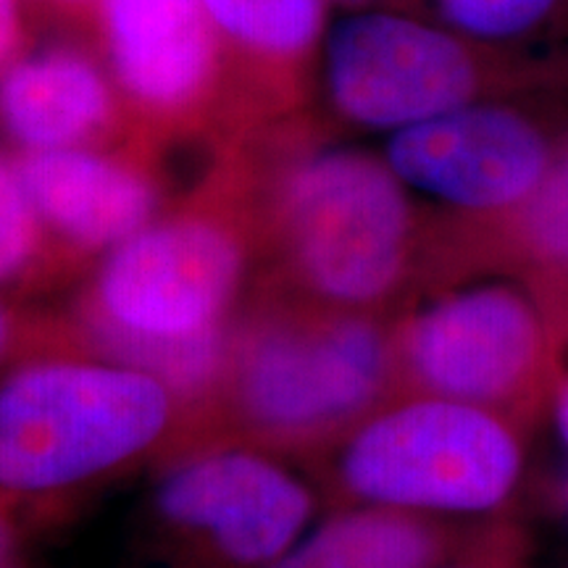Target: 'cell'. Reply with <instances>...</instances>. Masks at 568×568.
I'll return each mask as SVG.
<instances>
[{
  "instance_id": "obj_18",
  "label": "cell",
  "mask_w": 568,
  "mask_h": 568,
  "mask_svg": "<svg viewBox=\"0 0 568 568\" xmlns=\"http://www.w3.org/2000/svg\"><path fill=\"white\" fill-rule=\"evenodd\" d=\"M27 51L24 0H0V71Z\"/></svg>"
},
{
  "instance_id": "obj_4",
  "label": "cell",
  "mask_w": 568,
  "mask_h": 568,
  "mask_svg": "<svg viewBox=\"0 0 568 568\" xmlns=\"http://www.w3.org/2000/svg\"><path fill=\"white\" fill-rule=\"evenodd\" d=\"M155 376L124 364L38 361L0 382V489L51 493L124 464L166 429Z\"/></svg>"
},
{
  "instance_id": "obj_16",
  "label": "cell",
  "mask_w": 568,
  "mask_h": 568,
  "mask_svg": "<svg viewBox=\"0 0 568 568\" xmlns=\"http://www.w3.org/2000/svg\"><path fill=\"white\" fill-rule=\"evenodd\" d=\"M437 21L487 45L510 48L542 32L566 0H418Z\"/></svg>"
},
{
  "instance_id": "obj_3",
  "label": "cell",
  "mask_w": 568,
  "mask_h": 568,
  "mask_svg": "<svg viewBox=\"0 0 568 568\" xmlns=\"http://www.w3.org/2000/svg\"><path fill=\"white\" fill-rule=\"evenodd\" d=\"M247 203L245 184L216 155L193 205L153 219L103 261L88 314L95 339L169 343L222 332L245 276L237 211Z\"/></svg>"
},
{
  "instance_id": "obj_13",
  "label": "cell",
  "mask_w": 568,
  "mask_h": 568,
  "mask_svg": "<svg viewBox=\"0 0 568 568\" xmlns=\"http://www.w3.org/2000/svg\"><path fill=\"white\" fill-rule=\"evenodd\" d=\"M17 155L45 230L82 251H113L161 205L159 153L142 145Z\"/></svg>"
},
{
  "instance_id": "obj_17",
  "label": "cell",
  "mask_w": 568,
  "mask_h": 568,
  "mask_svg": "<svg viewBox=\"0 0 568 568\" xmlns=\"http://www.w3.org/2000/svg\"><path fill=\"white\" fill-rule=\"evenodd\" d=\"M45 232L21 176L19 155L0 151V284L13 282L34 264Z\"/></svg>"
},
{
  "instance_id": "obj_24",
  "label": "cell",
  "mask_w": 568,
  "mask_h": 568,
  "mask_svg": "<svg viewBox=\"0 0 568 568\" xmlns=\"http://www.w3.org/2000/svg\"><path fill=\"white\" fill-rule=\"evenodd\" d=\"M439 568V566H432ZM443 568H503V566H485V564H464V566H443Z\"/></svg>"
},
{
  "instance_id": "obj_6",
  "label": "cell",
  "mask_w": 568,
  "mask_h": 568,
  "mask_svg": "<svg viewBox=\"0 0 568 568\" xmlns=\"http://www.w3.org/2000/svg\"><path fill=\"white\" fill-rule=\"evenodd\" d=\"M560 353L556 326L521 282L453 290L395 332L397 366L424 395L518 422L552 395Z\"/></svg>"
},
{
  "instance_id": "obj_5",
  "label": "cell",
  "mask_w": 568,
  "mask_h": 568,
  "mask_svg": "<svg viewBox=\"0 0 568 568\" xmlns=\"http://www.w3.org/2000/svg\"><path fill=\"white\" fill-rule=\"evenodd\" d=\"M339 474L368 506L487 514L514 497L524 447L510 418L422 395L361 426L345 447Z\"/></svg>"
},
{
  "instance_id": "obj_19",
  "label": "cell",
  "mask_w": 568,
  "mask_h": 568,
  "mask_svg": "<svg viewBox=\"0 0 568 568\" xmlns=\"http://www.w3.org/2000/svg\"><path fill=\"white\" fill-rule=\"evenodd\" d=\"M24 3H34L42 13L74 32H88L98 0H24Z\"/></svg>"
},
{
  "instance_id": "obj_1",
  "label": "cell",
  "mask_w": 568,
  "mask_h": 568,
  "mask_svg": "<svg viewBox=\"0 0 568 568\" xmlns=\"http://www.w3.org/2000/svg\"><path fill=\"white\" fill-rule=\"evenodd\" d=\"M324 308L374 314L418 268L424 219L385 155L329 145L308 116L216 145Z\"/></svg>"
},
{
  "instance_id": "obj_10",
  "label": "cell",
  "mask_w": 568,
  "mask_h": 568,
  "mask_svg": "<svg viewBox=\"0 0 568 568\" xmlns=\"http://www.w3.org/2000/svg\"><path fill=\"white\" fill-rule=\"evenodd\" d=\"M326 3L329 0H203L230 71V138L308 116L329 34Z\"/></svg>"
},
{
  "instance_id": "obj_15",
  "label": "cell",
  "mask_w": 568,
  "mask_h": 568,
  "mask_svg": "<svg viewBox=\"0 0 568 568\" xmlns=\"http://www.w3.org/2000/svg\"><path fill=\"white\" fill-rule=\"evenodd\" d=\"M443 535L408 510L372 506L332 518L268 568H432Z\"/></svg>"
},
{
  "instance_id": "obj_20",
  "label": "cell",
  "mask_w": 568,
  "mask_h": 568,
  "mask_svg": "<svg viewBox=\"0 0 568 568\" xmlns=\"http://www.w3.org/2000/svg\"><path fill=\"white\" fill-rule=\"evenodd\" d=\"M552 410H556L558 435L568 447V374L566 372L558 376L556 389H552Z\"/></svg>"
},
{
  "instance_id": "obj_21",
  "label": "cell",
  "mask_w": 568,
  "mask_h": 568,
  "mask_svg": "<svg viewBox=\"0 0 568 568\" xmlns=\"http://www.w3.org/2000/svg\"><path fill=\"white\" fill-rule=\"evenodd\" d=\"M329 3L345 6V9H355V11H368V9L418 11V0H329Z\"/></svg>"
},
{
  "instance_id": "obj_12",
  "label": "cell",
  "mask_w": 568,
  "mask_h": 568,
  "mask_svg": "<svg viewBox=\"0 0 568 568\" xmlns=\"http://www.w3.org/2000/svg\"><path fill=\"white\" fill-rule=\"evenodd\" d=\"M0 132L17 153L140 145L95 45L59 40L0 71Z\"/></svg>"
},
{
  "instance_id": "obj_11",
  "label": "cell",
  "mask_w": 568,
  "mask_h": 568,
  "mask_svg": "<svg viewBox=\"0 0 568 568\" xmlns=\"http://www.w3.org/2000/svg\"><path fill=\"white\" fill-rule=\"evenodd\" d=\"M159 508L180 527L205 531L237 564H268L295 548L314 500L293 474L251 453H219L176 468Z\"/></svg>"
},
{
  "instance_id": "obj_23",
  "label": "cell",
  "mask_w": 568,
  "mask_h": 568,
  "mask_svg": "<svg viewBox=\"0 0 568 568\" xmlns=\"http://www.w3.org/2000/svg\"><path fill=\"white\" fill-rule=\"evenodd\" d=\"M9 343H11V318H9V311L0 305V355L6 353Z\"/></svg>"
},
{
  "instance_id": "obj_22",
  "label": "cell",
  "mask_w": 568,
  "mask_h": 568,
  "mask_svg": "<svg viewBox=\"0 0 568 568\" xmlns=\"http://www.w3.org/2000/svg\"><path fill=\"white\" fill-rule=\"evenodd\" d=\"M9 550H11V527L9 521H6V516L0 514V566H3L6 558H9Z\"/></svg>"
},
{
  "instance_id": "obj_9",
  "label": "cell",
  "mask_w": 568,
  "mask_h": 568,
  "mask_svg": "<svg viewBox=\"0 0 568 568\" xmlns=\"http://www.w3.org/2000/svg\"><path fill=\"white\" fill-rule=\"evenodd\" d=\"M560 134L508 101H485L389 134L385 161L410 193L460 224H495L521 209L556 159Z\"/></svg>"
},
{
  "instance_id": "obj_2",
  "label": "cell",
  "mask_w": 568,
  "mask_h": 568,
  "mask_svg": "<svg viewBox=\"0 0 568 568\" xmlns=\"http://www.w3.org/2000/svg\"><path fill=\"white\" fill-rule=\"evenodd\" d=\"M552 82L548 67L400 9L358 11L326 34L318 101L358 132H403Z\"/></svg>"
},
{
  "instance_id": "obj_7",
  "label": "cell",
  "mask_w": 568,
  "mask_h": 568,
  "mask_svg": "<svg viewBox=\"0 0 568 568\" xmlns=\"http://www.w3.org/2000/svg\"><path fill=\"white\" fill-rule=\"evenodd\" d=\"M88 38L142 148L230 138V71L203 0H98Z\"/></svg>"
},
{
  "instance_id": "obj_14",
  "label": "cell",
  "mask_w": 568,
  "mask_h": 568,
  "mask_svg": "<svg viewBox=\"0 0 568 568\" xmlns=\"http://www.w3.org/2000/svg\"><path fill=\"white\" fill-rule=\"evenodd\" d=\"M460 247L474 264L514 274L568 343V130L537 193L495 224H460Z\"/></svg>"
},
{
  "instance_id": "obj_25",
  "label": "cell",
  "mask_w": 568,
  "mask_h": 568,
  "mask_svg": "<svg viewBox=\"0 0 568 568\" xmlns=\"http://www.w3.org/2000/svg\"><path fill=\"white\" fill-rule=\"evenodd\" d=\"M564 485H566V487H564V493H566V508H568V479L564 481Z\"/></svg>"
},
{
  "instance_id": "obj_8",
  "label": "cell",
  "mask_w": 568,
  "mask_h": 568,
  "mask_svg": "<svg viewBox=\"0 0 568 568\" xmlns=\"http://www.w3.org/2000/svg\"><path fill=\"white\" fill-rule=\"evenodd\" d=\"M395 335L372 314L324 308L261 324L240 355V400L276 432H316L372 406L393 376Z\"/></svg>"
}]
</instances>
